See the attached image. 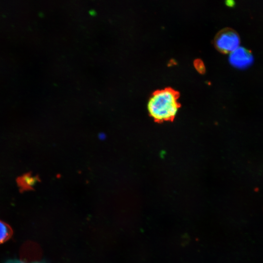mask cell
I'll use <instances>...</instances> for the list:
<instances>
[{
  "instance_id": "6da1fadb",
  "label": "cell",
  "mask_w": 263,
  "mask_h": 263,
  "mask_svg": "<svg viewBox=\"0 0 263 263\" xmlns=\"http://www.w3.org/2000/svg\"><path fill=\"white\" fill-rule=\"evenodd\" d=\"M178 98V93L171 88L156 91L147 104L150 116L157 123L173 121L180 107Z\"/></svg>"
},
{
  "instance_id": "7a4b0ae2",
  "label": "cell",
  "mask_w": 263,
  "mask_h": 263,
  "mask_svg": "<svg viewBox=\"0 0 263 263\" xmlns=\"http://www.w3.org/2000/svg\"><path fill=\"white\" fill-rule=\"evenodd\" d=\"M240 43V38L236 31L226 27L222 29L216 35L214 44L216 48L225 54L230 53L236 49Z\"/></svg>"
},
{
  "instance_id": "3957f363",
  "label": "cell",
  "mask_w": 263,
  "mask_h": 263,
  "mask_svg": "<svg viewBox=\"0 0 263 263\" xmlns=\"http://www.w3.org/2000/svg\"><path fill=\"white\" fill-rule=\"evenodd\" d=\"M229 61L233 67L243 69L250 66L253 62L252 52L244 47H238L230 53Z\"/></svg>"
},
{
  "instance_id": "277c9868",
  "label": "cell",
  "mask_w": 263,
  "mask_h": 263,
  "mask_svg": "<svg viewBox=\"0 0 263 263\" xmlns=\"http://www.w3.org/2000/svg\"><path fill=\"white\" fill-rule=\"evenodd\" d=\"M38 178L29 173L25 174L17 179V183L21 191L32 189L38 182Z\"/></svg>"
},
{
  "instance_id": "5b68a950",
  "label": "cell",
  "mask_w": 263,
  "mask_h": 263,
  "mask_svg": "<svg viewBox=\"0 0 263 263\" xmlns=\"http://www.w3.org/2000/svg\"><path fill=\"white\" fill-rule=\"evenodd\" d=\"M13 234L12 227L6 223L0 220V244L8 241Z\"/></svg>"
},
{
  "instance_id": "8992f818",
  "label": "cell",
  "mask_w": 263,
  "mask_h": 263,
  "mask_svg": "<svg viewBox=\"0 0 263 263\" xmlns=\"http://www.w3.org/2000/svg\"><path fill=\"white\" fill-rule=\"evenodd\" d=\"M225 4L230 7H233L235 5V2L234 0H226L225 2Z\"/></svg>"
},
{
  "instance_id": "52a82bcc",
  "label": "cell",
  "mask_w": 263,
  "mask_h": 263,
  "mask_svg": "<svg viewBox=\"0 0 263 263\" xmlns=\"http://www.w3.org/2000/svg\"><path fill=\"white\" fill-rule=\"evenodd\" d=\"M5 263H25L24 262L17 260V259H14V260H10Z\"/></svg>"
},
{
  "instance_id": "ba28073f",
  "label": "cell",
  "mask_w": 263,
  "mask_h": 263,
  "mask_svg": "<svg viewBox=\"0 0 263 263\" xmlns=\"http://www.w3.org/2000/svg\"><path fill=\"white\" fill-rule=\"evenodd\" d=\"M105 136L104 133H100L99 135V138L101 139H104Z\"/></svg>"
},
{
  "instance_id": "9c48e42d",
  "label": "cell",
  "mask_w": 263,
  "mask_h": 263,
  "mask_svg": "<svg viewBox=\"0 0 263 263\" xmlns=\"http://www.w3.org/2000/svg\"><path fill=\"white\" fill-rule=\"evenodd\" d=\"M40 263V262H34V263Z\"/></svg>"
}]
</instances>
